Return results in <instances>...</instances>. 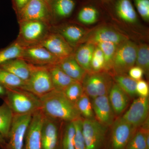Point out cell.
<instances>
[{
    "label": "cell",
    "instance_id": "6da1fadb",
    "mask_svg": "<svg viewBox=\"0 0 149 149\" xmlns=\"http://www.w3.org/2000/svg\"><path fill=\"white\" fill-rule=\"evenodd\" d=\"M41 110L45 116L62 122H72L81 118L75 104L63 92L54 90L40 98Z\"/></svg>",
    "mask_w": 149,
    "mask_h": 149
},
{
    "label": "cell",
    "instance_id": "7a4b0ae2",
    "mask_svg": "<svg viewBox=\"0 0 149 149\" xmlns=\"http://www.w3.org/2000/svg\"><path fill=\"white\" fill-rule=\"evenodd\" d=\"M6 89L4 102L14 115L33 114L41 110V100L33 93L21 88Z\"/></svg>",
    "mask_w": 149,
    "mask_h": 149
},
{
    "label": "cell",
    "instance_id": "3957f363",
    "mask_svg": "<svg viewBox=\"0 0 149 149\" xmlns=\"http://www.w3.org/2000/svg\"><path fill=\"white\" fill-rule=\"evenodd\" d=\"M19 33L15 40L23 47H28L40 45L51 31V25L37 21L18 22Z\"/></svg>",
    "mask_w": 149,
    "mask_h": 149
},
{
    "label": "cell",
    "instance_id": "277c9868",
    "mask_svg": "<svg viewBox=\"0 0 149 149\" xmlns=\"http://www.w3.org/2000/svg\"><path fill=\"white\" fill-rule=\"evenodd\" d=\"M138 46L127 40L118 46L113 61L111 69L115 74H127L136 63Z\"/></svg>",
    "mask_w": 149,
    "mask_h": 149
},
{
    "label": "cell",
    "instance_id": "5b68a950",
    "mask_svg": "<svg viewBox=\"0 0 149 149\" xmlns=\"http://www.w3.org/2000/svg\"><path fill=\"white\" fill-rule=\"evenodd\" d=\"M81 84L84 93L93 99L108 95L113 83L107 73L99 72H87Z\"/></svg>",
    "mask_w": 149,
    "mask_h": 149
},
{
    "label": "cell",
    "instance_id": "8992f818",
    "mask_svg": "<svg viewBox=\"0 0 149 149\" xmlns=\"http://www.w3.org/2000/svg\"><path fill=\"white\" fill-rule=\"evenodd\" d=\"M16 15L18 22L37 21L51 25L53 20L50 7L42 0H30Z\"/></svg>",
    "mask_w": 149,
    "mask_h": 149
},
{
    "label": "cell",
    "instance_id": "52a82bcc",
    "mask_svg": "<svg viewBox=\"0 0 149 149\" xmlns=\"http://www.w3.org/2000/svg\"><path fill=\"white\" fill-rule=\"evenodd\" d=\"M32 114L14 115L4 149H23L26 132Z\"/></svg>",
    "mask_w": 149,
    "mask_h": 149
},
{
    "label": "cell",
    "instance_id": "ba28073f",
    "mask_svg": "<svg viewBox=\"0 0 149 149\" xmlns=\"http://www.w3.org/2000/svg\"><path fill=\"white\" fill-rule=\"evenodd\" d=\"M86 149H103L107 127L96 119H85L82 123Z\"/></svg>",
    "mask_w": 149,
    "mask_h": 149
},
{
    "label": "cell",
    "instance_id": "9c48e42d",
    "mask_svg": "<svg viewBox=\"0 0 149 149\" xmlns=\"http://www.w3.org/2000/svg\"><path fill=\"white\" fill-rule=\"evenodd\" d=\"M23 90H26L40 98L54 91L53 85L46 66H38L25 82Z\"/></svg>",
    "mask_w": 149,
    "mask_h": 149
},
{
    "label": "cell",
    "instance_id": "30bf717a",
    "mask_svg": "<svg viewBox=\"0 0 149 149\" xmlns=\"http://www.w3.org/2000/svg\"><path fill=\"white\" fill-rule=\"evenodd\" d=\"M106 149H125L137 128L120 117L113 123Z\"/></svg>",
    "mask_w": 149,
    "mask_h": 149
},
{
    "label": "cell",
    "instance_id": "8fae6325",
    "mask_svg": "<svg viewBox=\"0 0 149 149\" xmlns=\"http://www.w3.org/2000/svg\"><path fill=\"white\" fill-rule=\"evenodd\" d=\"M61 122L45 116L41 130L42 149H60Z\"/></svg>",
    "mask_w": 149,
    "mask_h": 149
},
{
    "label": "cell",
    "instance_id": "7c38bea8",
    "mask_svg": "<svg viewBox=\"0 0 149 149\" xmlns=\"http://www.w3.org/2000/svg\"><path fill=\"white\" fill-rule=\"evenodd\" d=\"M38 46L45 48L60 60L73 54L72 47L56 32L51 31Z\"/></svg>",
    "mask_w": 149,
    "mask_h": 149
},
{
    "label": "cell",
    "instance_id": "4fadbf2b",
    "mask_svg": "<svg viewBox=\"0 0 149 149\" xmlns=\"http://www.w3.org/2000/svg\"><path fill=\"white\" fill-rule=\"evenodd\" d=\"M20 58L37 66L58 64L60 61L45 48L38 45L24 48Z\"/></svg>",
    "mask_w": 149,
    "mask_h": 149
},
{
    "label": "cell",
    "instance_id": "5bb4252c",
    "mask_svg": "<svg viewBox=\"0 0 149 149\" xmlns=\"http://www.w3.org/2000/svg\"><path fill=\"white\" fill-rule=\"evenodd\" d=\"M149 109L148 97H140L134 100L122 117L133 127L138 128L146 121Z\"/></svg>",
    "mask_w": 149,
    "mask_h": 149
},
{
    "label": "cell",
    "instance_id": "9a60e30c",
    "mask_svg": "<svg viewBox=\"0 0 149 149\" xmlns=\"http://www.w3.org/2000/svg\"><path fill=\"white\" fill-rule=\"evenodd\" d=\"M44 118L41 110L32 114L25 135L23 149H42L41 130Z\"/></svg>",
    "mask_w": 149,
    "mask_h": 149
},
{
    "label": "cell",
    "instance_id": "2e32d148",
    "mask_svg": "<svg viewBox=\"0 0 149 149\" xmlns=\"http://www.w3.org/2000/svg\"><path fill=\"white\" fill-rule=\"evenodd\" d=\"M128 40L126 36L110 27H100L91 32L86 37L85 43H91L96 45L99 43L111 42L116 45Z\"/></svg>",
    "mask_w": 149,
    "mask_h": 149
},
{
    "label": "cell",
    "instance_id": "e0dca14e",
    "mask_svg": "<svg viewBox=\"0 0 149 149\" xmlns=\"http://www.w3.org/2000/svg\"><path fill=\"white\" fill-rule=\"evenodd\" d=\"M92 104L93 111L98 121L105 126L112 125L114 122V112L108 95L93 98Z\"/></svg>",
    "mask_w": 149,
    "mask_h": 149
},
{
    "label": "cell",
    "instance_id": "ac0fdd59",
    "mask_svg": "<svg viewBox=\"0 0 149 149\" xmlns=\"http://www.w3.org/2000/svg\"><path fill=\"white\" fill-rule=\"evenodd\" d=\"M37 66L21 58L12 59L0 64V68L11 72L25 82L28 81Z\"/></svg>",
    "mask_w": 149,
    "mask_h": 149
},
{
    "label": "cell",
    "instance_id": "d6986e66",
    "mask_svg": "<svg viewBox=\"0 0 149 149\" xmlns=\"http://www.w3.org/2000/svg\"><path fill=\"white\" fill-rule=\"evenodd\" d=\"M58 65L70 77L81 83L87 73L76 61L74 54L60 61Z\"/></svg>",
    "mask_w": 149,
    "mask_h": 149
},
{
    "label": "cell",
    "instance_id": "ffe728a7",
    "mask_svg": "<svg viewBox=\"0 0 149 149\" xmlns=\"http://www.w3.org/2000/svg\"><path fill=\"white\" fill-rule=\"evenodd\" d=\"M128 96L116 83H113L108 97L114 113L120 114L126 109L129 102Z\"/></svg>",
    "mask_w": 149,
    "mask_h": 149
},
{
    "label": "cell",
    "instance_id": "44dd1931",
    "mask_svg": "<svg viewBox=\"0 0 149 149\" xmlns=\"http://www.w3.org/2000/svg\"><path fill=\"white\" fill-rule=\"evenodd\" d=\"M47 68L53 85L54 89L63 92L70 85L75 81L67 75L58 64L47 65Z\"/></svg>",
    "mask_w": 149,
    "mask_h": 149
},
{
    "label": "cell",
    "instance_id": "7402d4cb",
    "mask_svg": "<svg viewBox=\"0 0 149 149\" xmlns=\"http://www.w3.org/2000/svg\"><path fill=\"white\" fill-rule=\"evenodd\" d=\"M96 46L91 43H85L77 49L74 58L81 67L87 72H91V63Z\"/></svg>",
    "mask_w": 149,
    "mask_h": 149
},
{
    "label": "cell",
    "instance_id": "603a6c76",
    "mask_svg": "<svg viewBox=\"0 0 149 149\" xmlns=\"http://www.w3.org/2000/svg\"><path fill=\"white\" fill-rule=\"evenodd\" d=\"M115 10L117 16L123 21L130 24L137 22V13L130 0H118Z\"/></svg>",
    "mask_w": 149,
    "mask_h": 149
},
{
    "label": "cell",
    "instance_id": "cb8c5ba5",
    "mask_svg": "<svg viewBox=\"0 0 149 149\" xmlns=\"http://www.w3.org/2000/svg\"><path fill=\"white\" fill-rule=\"evenodd\" d=\"M75 7L74 0H52L51 9L53 18H65L71 15Z\"/></svg>",
    "mask_w": 149,
    "mask_h": 149
},
{
    "label": "cell",
    "instance_id": "d4e9b609",
    "mask_svg": "<svg viewBox=\"0 0 149 149\" xmlns=\"http://www.w3.org/2000/svg\"><path fill=\"white\" fill-rule=\"evenodd\" d=\"M61 35L71 47H74L84 37L85 32L83 28L76 25H68L58 29Z\"/></svg>",
    "mask_w": 149,
    "mask_h": 149
},
{
    "label": "cell",
    "instance_id": "484cf974",
    "mask_svg": "<svg viewBox=\"0 0 149 149\" xmlns=\"http://www.w3.org/2000/svg\"><path fill=\"white\" fill-rule=\"evenodd\" d=\"M13 116L10 108L4 102L0 106V135L6 141L8 138Z\"/></svg>",
    "mask_w": 149,
    "mask_h": 149
},
{
    "label": "cell",
    "instance_id": "4316f807",
    "mask_svg": "<svg viewBox=\"0 0 149 149\" xmlns=\"http://www.w3.org/2000/svg\"><path fill=\"white\" fill-rule=\"evenodd\" d=\"M61 127L60 149H75L74 136L75 128L73 121L65 122Z\"/></svg>",
    "mask_w": 149,
    "mask_h": 149
},
{
    "label": "cell",
    "instance_id": "83f0119b",
    "mask_svg": "<svg viewBox=\"0 0 149 149\" xmlns=\"http://www.w3.org/2000/svg\"><path fill=\"white\" fill-rule=\"evenodd\" d=\"M0 85L6 89H23L25 82L11 72L0 68Z\"/></svg>",
    "mask_w": 149,
    "mask_h": 149
},
{
    "label": "cell",
    "instance_id": "f1b7e54d",
    "mask_svg": "<svg viewBox=\"0 0 149 149\" xmlns=\"http://www.w3.org/2000/svg\"><path fill=\"white\" fill-rule=\"evenodd\" d=\"M114 79L117 84L128 96L133 97L136 95L137 81L127 74H115Z\"/></svg>",
    "mask_w": 149,
    "mask_h": 149
},
{
    "label": "cell",
    "instance_id": "f546056e",
    "mask_svg": "<svg viewBox=\"0 0 149 149\" xmlns=\"http://www.w3.org/2000/svg\"><path fill=\"white\" fill-rule=\"evenodd\" d=\"M149 132L148 127L137 129L128 142L125 149H148L146 141V135Z\"/></svg>",
    "mask_w": 149,
    "mask_h": 149
},
{
    "label": "cell",
    "instance_id": "4dcf8cb0",
    "mask_svg": "<svg viewBox=\"0 0 149 149\" xmlns=\"http://www.w3.org/2000/svg\"><path fill=\"white\" fill-rule=\"evenodd\" d=\"M24 47L15 41L8 46L0 49V64L12 59L20 58Z\"/></svg>",
    "mask_w": 149,
    "mask_h": 149
},
{
    "label": "cell",
    "instance_id": "1f68e13d",
    "mask_svg": "<svg viewBox=\"0 0 149 149\" xmlns=\"http://www.w3.org/2000/svg\"><path fill=\"white\" fill-rule=\"evenodd\" d=\"M136 66L141 68L144 74L148 75L149 71V47L147 44H142L138 46Z\"/></svg>",
    "mask_w": 149,
    "mask_h": 149
},
{
    "label": "cell",
    "instance_id": "d6a6232c",
    "mask_svg": "<svg viewBox=\"0 0 149 149\" xmlns=\"http://www.w3.org/2000/svg\"><path fill=\"white\" fill-rule=\"evenodd\" d=\"M75 105L81 116H82L85 119L94 118L92 102L89 96L85 93L75 103Z\"/></svg>",
    "mask_w": 149,
    "mask_h": 149
},
{
    "label": "cell",
    "instance_id": "836d02e7",
    "mask_svg": "<svg viewBox=\"0 0 149 149\" xmlns=\"http://www.w3.org/2000/svg\"><path fill=\"white\" fill-rule=\"evenodd\" d=\"M118 45L111 42L100 43L96 45L101 49L104 54L105 61V70L111 69L115 54Z\"/></svg>",
    "mask_w": 149,
    "mask_h": 149
},
{
    "label": "cell",
    "instance_id": "e575fe53",
    "mask_svg": "<svg viewBox=\"0 0 149 149\" xmlns=\"http://www.w3.org/2000/svg\"><path fill=\"white\" fill-rule=\"evenodd\" d=\"M99 13L97 9L92 6L83 8L78 13V20L83 24H91L95 23L98 18Z\"/></svg>",
    "mask_w": 149,
    "mask_h": 149
},
{
    "label": "cell",
    "instance_id": "d590c367",
    "mask_svg": "<svg viewBox=\"0 0 149 149\" xmlns=\"http://www.w3.org/2000/svg\"><path fill=\"white\" fill-rule=\"evenodd\" d=\"M63 92L67 98L74 104L84 93L82 84L78 81L71 83Z\"/></svg>",
    "mask_w": 149,
    "mask_h": 149
},
{
    "label": "cell",
    "instance_id": "8d00e7d4",
    "mask_svg": "<svg viewBox=\"0 0 149 149\" xmlns=\"http://www.w3.org/2000/svg\"><path fill=\"white\" fill-rule=\"evenodd\" d=\"M95 46L91 63V71L93 72H101L103 70H105V67L104 54L101 49L97 46Z\"/></svg>",
    "mask_w": 149,
    "mask_h": 149
},
{
    "label": "cell",
    "instance_id": "74e56055",
    "mask_svg": "<svg viewBox=\"0 0 149 149\" xmlns=\"http://www.w3.org/2000/svg\"><path fill=\"white\" fill-rule=\"evenodd\" d=\"M75 128L74 136V148L86 149L85 139L83 136L82 123L83 120L80 118L73 121Z\"/></svg>",
    "mask_w": 149,
    "mask_h": 149
},
{
    "label": "cell",
    "instance_id": "f35d334b",
    "mask_svg": "<svg viewBox=\"0 0 149 149\" xmlns=\"http://www.w3.org/2000/svg\"><path fill=\"white\" fill-rule=\"evenodd\" d=\"M140 15L146 21L149 20V0H134Z\"/></svg>",
    "mask_w": 149,
    "mask_h": 149
},
{
    "label": "cell",
    "instance_id": "ab89813d",
    "mask_svg": "<svg viewBox=\"0 0 149 149\" xmlns=\"http://www.w3.org/2000/svg\"><path fill=\"white\" fill-rule=\"evenodd\" d=\"M136 93L140 97H148L149 88L148 83L142 80L137 81L136 88Z\"/></svg>",
    "mask_w": 149,
    "mask_h": 149
},
{
    "label": "cell",
    "instance_id": "60d3db41",
    "mask_svg": "<svg viewBox=\"0 0 149 149\" xmlns=\"http://www.w3.org/2000/svg\"><path fill=\"white\" fill-rule=\"evenodd\" d=\"M128 72L129 76L137 81L141 80L144 74L143 70L137 66L131 68Z\"/></svg>",
    "mask_w": 149,
    "mask_h": 149
},
{
    "label": "cell",
    "instance_id": "b9f144b4",
    "mask_svg": "<svg viewBox=\"0 0 149 149\" xmlns=\"http://www.w3.org/2000/svg\"><path fill=\"white\" fill-rule=\"evenodd\" d=\"M29 1L30 0H11L13 8L16 15L24 8Z\"/></svg>",
    "mask_w": 149,
    "mask_h": 149
},
{
    "label": "cell",
    "instance_id": "7bdbcfd3",
    "mask_svg": "<svg viewBox=\"0 0 149 149\" xmlns=\"http://www.w3.org/2000/svg\"><path fill=\"white\" fill-rule=\"evenodd\" d=\"M6 88L0 85V97L3 98L6 95Z\"/></svg>",
    "mask_w": 149,
    "mask_h": 149
},
{
    "label": "cell",
    "instance_id": "ee69618b",
    "mask_svg": "<svg viewBox=\"0 0 149 149\" xmlns=\"http://www.w3.org/2000/svg\"><path fill=\"white\" fill-rule=\"evenodd\" d=\"M6 141L0 135V149H4L5 146Z\"/></svg>",
    "mask_w": 149,
    "mask_h": 149
},
{
    "label": "cell",
    "instance_id": "f6af8a7d",
    "mask_svg": "<svg viewBox=\"0 0 149 149\" xmlns=\"http://www.w3.org/2000/svg\"><path fill=\"white\" fill-rule=\"evenodd\" d=\"M42 1L45 2V3H46L47 4H48L51 7V3L52 0H42Z\"/></svg>",
    "mask_w": 149,
    "mask_h": 149
}]
</instances>
